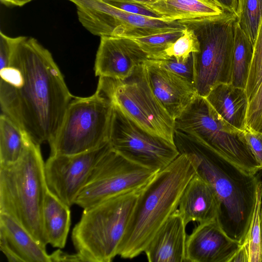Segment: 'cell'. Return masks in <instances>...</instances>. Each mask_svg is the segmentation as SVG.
Masks as SVG:
<instances>
[{
    "label": "cell",
    "instance_id": "cell-21",
    "mask_svg": "<svg viewBox=\"0 0 262 262\" xmlns=\"http://www.w3.org/2000/svg\"><path fill=\"white\" fill-rule=\"evenodd\" d=\"M66 205L48 190L43 209V223L48 242L55 248H63L71 226V211Z\"/></svg>",
    "mask_w": 262,
    "mask_h": 262
},
{
    "label": "cell",
    "instance_id": "cell-28",
    "mask_svg": "<svg viewBox=\"0 0 262 262\" xmlns=\"http://www.w3.org/2000/svg\"><path fill=\"white\" fill-rule=\"evenodd\" d=\"M262 81V20L256 41L245 91L249 101L257 91Z\"/></svg>",
    "mask_w": 262,
    "mask_h": 262
},
{
    "label": "cell",
    "instance_id": "cell-15",
    "mask_svg": "<svg viewBox=\"0 0 262 262\" xmlns=\"http://www.w3.org/2000/svg\"><path fill=\"white\" fill-rule=\"evenodd\" d=\"M150 88L158 101L175 120L191 103L197 94L193 84L148 59L144 63Z\"/></svg>",
    "mask_w": 262,
    "mask_h": 262
},
{
    "label": "cell",
    "instance_id": "cell-40",
    "mask_svg": "<svg viewBox=\"0 0 262 262\" xmlns=\"http://www.w3.org/2000/svg\"><path fill=\"white\" fill-rule=\"evenodd\" d=\"M209 1H212V2H214V3H216V4H219V5H221V4H220V3L217 1V0H209ZM221 6H222V5H221ZM222 7H223V6H222Z\"/></svg>",
    "mask_w": 262,
    "mask_h": 262
},
{
    "label": "cell",
    "instance_id": "cell-26",
    "mask_svg": "<svg viewBox=\"0 0 262 262\" xmlns=\"http://www.w3.org/2000/svg\"><path fill=\"white\" fill-rule=\"evenodd\" d=\"M199 51L200 42L196 34L186 26L183 34L164 51L160 60L174 58L178 61L185 62L192 53Z\"/></svg>",
    "mask_w": 262,
    "mask_h": 262
},
{
    "label": "cell",
    "instance_id": "cell-39",
    "mask_svg": "<svg viewBox=\"0 0 262 262\" xmlns=\"http://www.w3.org/2000/svg\"><path fill=\"white\" fill-rule=\"evenodd\" d=\"M260 228H261V251H262V207L260 213Z\"/></svg>",
    "mask_w": 262,
    "mask_h": 262
},
{
    "label": "cell",
    "instance_id": "cell-32",
    "mask_svg": "<svg viewBox=\"0 0 262 262\" xmlns=\"http://www.w3.org/2000/svg\"><path fill=\"white\" fill-rule=\"evenodd\" d=\"M243 132L247 144L262 167V133L252 130L248 127Z\"/></svg>",
    "mask_w": 262,
    "mask_h": 262
},
{
    "label": "cell",
    "instance_id": "cell-38",
    "mask_svg": "<svg viewBox=\"0 0 262 262\" xmlns=\"http://www.w3.org/2000/svg\"><path fill=\"white\" fill-rule=\"evenodd\" d=\"M108 1H112V2H124V3H134L137 4L139 5H142L143 4L146 3L147 2L151 1L153 0H105Z\"/></svg>",
    "mask_w": 262,
    "mask_h": 262
},
{
    "label": "cell",
    "instance_id": "cell-5",
    "mask_svg": "<svg viewBox=\"0 0 262 262\" xmlns=\"http://www.w3.org/2000/svg\"><path fill=\"white\" fill-rule=\"evenodd\" d=\"M141 189L83 209L72 232V242L81 261L110 262L118 255Z\"/></svg>",
    "mask_w": 262,
    "mask_h": 262
},
{
    "label": "cell",
    "instance_id": "cell-29",
    "mask_svg": "<svg viewBox=\"0 0 262 262\" xmlns=\"http://www.w3.org/2000/svg\"><path fill=\"white\" fill-rule=\"evenodd\" d=\"M149 60L159 67L181 76L194 85L195 79L194 53H192L185 62L178 61L174 58Z\"/></svg>",
    "mask_w": 262,
    "mask_h": 262
},
{
    "label": "cell",
    "instance_id": "cell-12",
    "mask_svg": "<svg viewBox=\"0 0 262 262\" xmlns=\"http://www.w3.org/2000/svg\"><path fill=\"white\" fill-rule=\"evenodd\" d=\"M111 148L107 142L71 155H50L44 164L48 189L66 205L75 204L98 161Z\"/></svg>",
    "mask_w": 262,
    "mask_h": 262
},
{
    "label": "cell",
    "instance_id": "cell-11",
    "mask_svg": "<svg viewBox=\"0 0 262 262\" xmlns=\"http://www.w3.org/2000/svg\"><path fill=\"white\" fill-rule=\"evenodd\" d=\"M108 142L128 160L158 172L180 155L175 143L141 127L113 105Z\"/></svg>",
    "mask_w": 262,
    "mask_h": 262
},
{
    "label": "cell",
    "instance_id": "cell-7",
    "mask_svg": "<svg viewBox=\"0 0 262 262\" xmlns=\"http://www.w3.org/2000/svg\"><path fill=\"white\" fill-rule=\"evenodd\" d=\"M236 15L228 11L216 16L181 22L192 29L200 42L194 53V88L206 97L220 83L232 80L233 52Z\"/></svg>",
    "mask_w": 262,
    "mask_h": 262
},
{
    "label": "cell",
    "instance_id": "cell-14",
    "mask_svg": "<svg viewBox=\"0 0 262 262\" xmlns=\"http://www.w3.org/2000/svg\"><path fill=\"white\" fill-rule=\"evenodd\" d=\"M241 246L226 234L217 219L200 223L187 235L186 262H229Z\"/></svg>",
    "mask_w": 262,
    "mask_h": 262
},
{
    "label": "cell",
    "instance_id": "cell-27",
    "mask_svg": "<svg viewBox=\"0 0 262 262\" xmlns=\"http://www.w3.org/2000/svg\"><path fill=\"white\" fill-rule=\"evenodd\" d=\"M261 198L262 181L260 180L257 187L254 210L246 241L249 247L250 262H262L260 228Z\"/></svg>",
    "mask_w": 262,
    "mask_h": 262
},
{
    "label": "cell",
    "instance_id": "cell-17",
    "mask_svg": "<svg viewBox=\"0 0 262 262\" xmlns=\"http://www.w3.org/2000/svg\"><path fill=\"white\" fill-rule=\"evenodd\" d=\"M187 225L177 209L152 238L144 252L149 262H186Z\"/></svg>",
    "mask_w": 262,
    "mask_h": 262
},
{
    "label": "cell",
    "instance_id": "cell-2",
    "mask_svg": "<svg viewBox=\"0 0 262 262\" xmlns=\"http://www.w3.org/2000/svg\"><path fill=\"white\" fill-rule=\"evenodd\" d=\"M180 154L191 160L195 173L214 189L220 203L218 220L226 234L241 245L246 241L254 210L257 174L246 172L205 147L174 132Z\"/></svg>",
    "mask_w": 262,
    "mask_h": 262
},
{
    "label": "cell",
    "instance_id": "cell-33",
    "mask_svg": "<svg viewBox=\"0 0 262 262\" xmlns=\"http://www.w3.org/2000/svg\"><path fill=\"white\" fill-rule=\"evenodd\" d=\"M105 1L122 10L131 13L141 15L151 18H161L154 12L137 4L108 1Z\"/></svg>",
    "mask_w": 262,
    "mask_h": 262
},
{
    "label": "cell",
    "instance_id": "cell-1",
    "mask_svg": "<svg viewBox=\"0 0 262 262\" xmlns=\"http://www.w3.org/2000/svg\"><path fill=\"white\" fill-rule=\"evenodd\" d=\"M0 76L2 113L35 144L49 143L74 97L50 52L36 39L23 36Z\"/></svg>",
    "mask_w": 262,
    "mask_h": 262
},
{
    "label": "cell",
    "instance_id": "cell-37",
    "mask_svg": "<svg viewBox=\"0 0 262 262\" xmlns=\"http://www.w3.org/2000/svg\"><path fill=\"white\" fill-rule=\"evenodd\" d=\"M1 3L7 6H23L33 0H0Z\"/></svg>",
    "mask_w": 262,
    "mask_h": 262
},
{
    "label": "cell",
    "instance_id": "cell-35",
    "mask_svg": "<svg viewBox=\"0 0 262 262\" xmlns=\"http://www.w3.org/2000/svg\"><path fill=\"white\" fill-rule=\"evenodd\" d=\"M229 262H250L249 247L246 241L241 245Z\"/></svg>",
    "mask_w": 262,
    "mask_h": 262
},
{
    "label": "cell",
    "instance_id": "cell-4",
    "mask_svg": "<svg viewBox=\"0 0 262 262\" xmlns=\"http://www.w3.org/2000/svg\"><path fill=\"white\" fill-rule=\"evenodd\" d=\"M40 146L31 140L17 161L0 166V213L12 217L46 247L43 209L48 189Z\"/></svg>",
    "mask_w": 262,
    "mask_h": 262
},
{
    "label": "cell",
    "instance_id": "cell-25",
    "mask_svg": "<svg viewBox=\"0 0 262 262\" xmlns=\"http://www.w3.org/2000/svg\"><path fill=\"white\" fill-rule=\"evenodd\" d=\"M184 30L131 39L147 54L148 60H160L164 51L183 34Z\"/></svg>",
    "mask_w": 262,
    "mask_h": 262
},
{
    "label": "cell",
    "instance_id": "cell-23",
    "mask_svg": "<svg viewBox=\"0 0 262 262\" xmlns=\"http://www.w3.org/2000/svg\"><path fill=\"white\" fill-rule=\"evenodd\" d=\"M253 53V45L239 25L235 23L231 83L245 89Z\"/></svg>",
    "mask_w": 262,
    "mask_h": 262
},
{
    "label": "cell",
    "instance_id": "cell-36",
    "mask_svg": "<svg viewBox=\"0 0 262 262\" xmlns=\"http://www.w3.org/2000/svg\"><path fill=\"white\" fill-rule=\"evenodd\" d=\"M228 12L233 13L236 15L238 0H217Z\"/></svg>",
    "mask_w": 262,
    "mask_h": 262
},
{
    "label": "cell",
    "instance_id": "cell-30",
    "mask_svg": "<svg viewBox=\"0 0 262 262\" xmlns=\"http://www.w3.org/2000/svg\"><path fill=\"white\" fill-rule=\"evenodd\" d=\"M246 121L248 128L262 133V81L249 101Z\"/></svg>",
    "mask_w": 262,
    "mask_h": 262
},
{
    "label": "cell",
    "instance_id": "cell-3",
    "mask_svg": "<svg viewBox=\"0 0 262 262\" xmlns=\"http://www.w3.org/2000/svg\"><path fill=\"white\" fill-rule=\"evenodd\" d=\"M195 173L185 154L158 171L140 190L118 255L132 259L144 252L155 235L178 208L185 188Z\"/></svg>",
    "mask_w": 262,
    "mask_h": 262
},
{
    "label": "cell",
    "instance_id": "cell-6",
    "mask_svg": "<svg viewBox=\"0 0 262 262\" xmlns=\"http://www.w3.org/2000/svg\"><path fill=\"white\" fill-rule=\"evenodd\" d=\"M174 129L246 172L257 174L262 170L247 143L244 132L226 121L205 97L196 95L175 119Z\"/></svg>",
    "mask_w": 262,
    "mask_h": 262
},
{
    "label": "cell",
    "instance_id": "cell-9",
    "mask_svg": "<svg viewBox=\"0 0 262 262\" xmlns=\"http://www.w3.org/2000/svg\"><path fill=\"white\" fill-rule=\"evenodd\" d=\"M113 108L111 102L97 91L86 97L74 96L49 143L50 155L78 154L108 142Z\"/></svg>",
    "mask_w": 262,
    "mask_h": 262
},
{
    "label": "cell",
    "instance_id": "cell-34",
    "mask_svg": "<svg viewBox=\"0 0 262 262\" xmlns=\"http://www.w3.org/2000/svg\"><path fill=\"white\" fill-rule=\"evenodd\" d=\"M52 261H81L77 253L68 254L60 250H57L50 254Z\"/></svg>",
    "mask_w": 262,
    "mask_h": 262
},
{
    "label": "cell",
    "instance_id": "cell-22",
    "mask_svg": "<svg viewBox=\"0 0 262 262\" xmlns=\"http://www.w3.org/2000/svg\"><path fill=\"white\" fill-rule=\"evenodd\" d=\"M31 140L27 134L6 115L0 116V166L17 161Z\"/></svg>",
    "mask_w": 262,
    "mask_h": 262
},
{
    "label": "cell",
    "instance_id": "cell-31",
    "mask_svg": "<svg viewBox=\"0 0 262 262\" xmlns=\"http://www.w3.org/2000/svg\"><path fill=\"white\" fill-rule=\"evenodd\" d=\"M23 36L12 37L0 32V70L7 67L13 52Z\"/></svg>",
    "mask_w": 262,
    "mask_h": 262
},
{
    "label": "cell",
    "instance_id": "cell-24",
    "mask_svg": "<svg viewBox=\"0 0 262 262\" xmlns=\"http://www.w3.org/2000/svg\"><path fill=\"white\" fill-rule=\"evenodd\" d=\"M236 16L239 25L254 46L262 20V0H238Z\"/></svg>",
    "mask_w": 262,
    "mask_h": 262
},
{
    "label": "cell",
    "instance_id": "cell-19",
    "mask_svg": "<svg viewBox=\"0 0 262 262\" xmlns=\"http://www.w3.org/2000/svg\"><path fill=\"white\" fill-rule=\"evenodd\" d=\"M141 6L164 20L179 22L219 16L227 11L209 0H153Z\"/></svg>",
    "mask_w": 262,
    "mask_h": 262
},
{
    "label": "cell",
    "instance_id": "cell-13",
    "mask_svg": "<svg viewBox=\"0 0 262 262\" xmlns=\"http://www.w3.org/2000/svg\"><path fill=\"white\" fill-rule=\"evenodd\" d=\"M147 60V54L133 39L103 36L95 61V75L124 80Z\"/></svg>",
    "mask_w": 262,
    "mask_h": 262
},
{
    "label": "cell",
    "instance_id": "cell-8",
    "mask_svg": "<svg viewBox=\"0 0 262 262\" xmlns=\"http://www.w3.org/2000/svg\"><path fill=\"white\" fill-rule=\"evenodd\" d=\"M96 91L145 130L174 143V120L154 95L144 63L124 80L99 77Z\"/></svg>",
    "mask_w": 262,
    "mask_h": 262
},
{
    "label": "cell",
    "instance_id": "cell-10",
    "mask_svg": "<svg viewBox=\"0 0 262 262\" xmlns=\"http://www.w3.org/2000/svg\"><path fill=\"white\" fill-rule=\"evenodd\" d=\"M156 172L128 160L111 147L97 163L75 204L84 209L140 189Z\"/></svg>",
    "mask_w": 262,
    "mask_h": 262
},
{
    "label": "cell",
    "instance_id": "cell-16",
    "mask_svg": "<svg viewBox=\"0 0 262 262\" xmlns=\"http://www.w3.org/2000/svg\"><path fill=\"white\" fill-rule=\"evenodd\" d=\"M0 249L9 262H51L46 246L4 213H0Z\"/></svg>",
    "mask_w": 262,
    "mask_h": 262
},
{
    "label": "cell",
    "instance_id": "cell-18",
    "mask_svg": "<svg viewBox=\"0 0 262 262\" xmlns=\"http://www.w3.org/2000/svg\"><path fill=\"white\" fill-rule=\"evenodd\" d=\"M178 210L187 225L218 219L221 205L211 186L195 173L184 190Z\"/></svg>",
    "mask_w": 262,
    "mask_h": 262
},
{
    "label": "cell",
    "instance_id": "cell-20",
    "mask_svg": "<svg viewBox=\"0 0 262 262\" xmlns=\"http://www.w3.org/2000/svg\"><path fill=\"white\" fill-rule=\"evenodd\" d=\"M216 112L228 123L241 130L247 128L249 100L245 89L230 83H220L205 97Z\"/></svg>",
    "mask_w": 262,
    "mask_h": 262
}]
</instances>
